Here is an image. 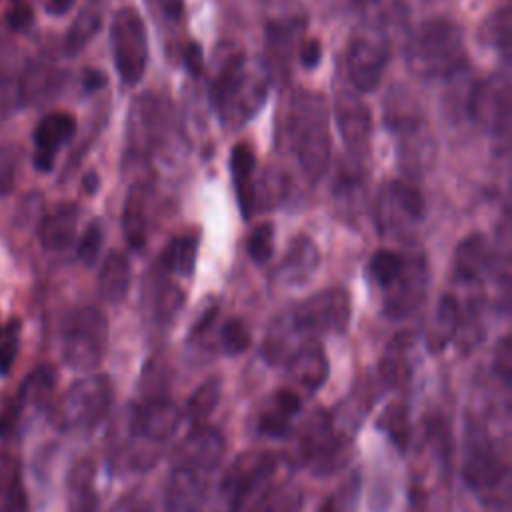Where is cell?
Wrapping results in <instances>:
<instances>
[{"label": "cell", "instance_id": "8fae6325", "mask_svg": "<svg viewBox=\"0 0 512 512\" xmlns=\"http://www.w3.org/2000/svg\"><path fill=\"white\" fill-rule=\"evenodd\" d=\"M398 138V164L408 178L424 176L436 160V140L422 118L414 114L390 128Z\"/></svg>", "mask_w": 512, "mask_h": 512}, {"label": "cell", "instance_id": "52a82bcc", "mask_svg": "<svg viewBox=\"0 0 512 512\" xmlns=\"http://www.w3.org/2000/svg\"><path fill=\"white\" fill-rule=\"evenodd\" d=\"M110 46L118 76L124 84H138L148 64V40L140 14L132 6H122L110 26Z\"/></svg>", "mask_w": 512, "mask_h": 512}, {"label": "cell", "instance_id": "5bb4252c", "mask_svg": "<svg viewBox=\"0 0 512 512\" xmlns=\"http://www.w3.org/2000/svg\"><path fill=\"white\" fill-rule=\"evenodd\" d=\"M462 476L470 490L488 498L498 494L500 486L506 482L508 468L500 454L494 450L492 442L476 436L468 446Z\"/></svg>", "mask_w": 512, "mask_h": 512}, {"label": "cell", "instance_id": "6f0895ef", "mask_svg": "<svg viewBox=\"0 0 512 512\" xmlns=\"http://www.w3.org/2000/svg\"><path fill=\"white\" fill-rule=\"evenodd\" d=\"M350 4H354V6H370V4H374L376 0H348Z\"/></svg>", "mask_w": 512, "mask_h": 512}, {"label": "cell", "instance_id": "8d00e7d4", "mask_svg": "<svg viewBox=\"0 0 512 512\" xmlns=\"http://www.w3.org/2000/svg\"><path fill=\"white\" fill-rule=\"evenodd\" d=\"M378 428L388 434V438L398 446V450H404L408 446L410 422L408 410L402 404H390L378 418Z\"/></svg>", "mask_w": 512, "mask_h": 512}, {"label": "cell", "instance_id": "ffe728a7", "mask_svg": "<svg viewBox=\"0 0 512 512\" xmlns=\"http://www.w3.org/2000/svg\"><path fill=\"white\" fill-rule=\"evenodd\" d=\"M492 264V246L480 232H474L458 242L454 250V270L460 280L478 282L492 270Z\"/></svg>", "mask_w": 512, "mask_h": 512}, {"label": "cell", "instance_id": "e575fe53", "mask_svg": "<svg viewBox=\"0 0 512 512\" xmlns=\"http://www.w3.org/2000/svg\"><path fill=\"white\" fill-rule=\"evenodd\" d=\"M302 490L296 484L284 482L266 490L254 512H298L302 508Z\"/></svg>", "mask_w": 512, "mask_h": 512}, {"label": "cell", "instance_id": "603a6c76", "mask_svg": "<svg viewBox=\"0 0 512 512\" xmlns=\"http://www.w3.org/2000/svg\"><path fill=\"white\" fill-rule=\"evenodd\" d=\"M206 494V476L184 470H172L166 504L170 512H200Z\"/></svg>", "mask_w": 512, "mask_h": 512}, {"label": "cell", "instance_id": "4316f807", "mask_svg": "<svg viewBox=\"0 0 512 512\" xmlns=\"http://www.w3.org/2000/svg\"><path fill=\"white\" fill-rule=\"evenodd\" d=\"M146 202H148V184L136 182L126 196L124 216H122L124 236L134 250H142L146 244Z\"/></svg>", "mask_w": 512, "mask_h": 512}, {"label": "cell", "instance_id": "484cf974", "mask_svg": "<svg viewBox=\"0 0 512 512\" xmlns=\"http://www.w3.org/2000/svg\"><path fill=\"white\" fill-rule=\"evenodd\" d=\"M130 262L120 252H110L106 260L102 262L100 274H98V294L102 300L110 304H118L124 300L130 288Z\"/></svg>", "mask_w": 512, "mask_h": 512}, {"label": "cell", "instance_id": "681fc988", "mask_svg": "<svg viewBox=\"0 0 512 512\" xmlns=\"http://www.w3.org/2000/svg\"><path fill=\"white\" fill-rule=\"evenodd\" d=\"M32 18H34V12H32L30 4L16 2V6L8 14V24L14 30H24V28H28L32 24Z\"/></svg>", "mask_w": 512, "mask_h": 512}, {"label": "cell", "instance_id": "9a60e30c", "mask_svg": "<svg viewBox=\"0 0 512 512\" xmlns=\"http://www.w3.org/2000/svg\"><path fill=\"white\" fill-rule=\"evenodd\" d=\"M180 418V408L168 394H144L132 412L130 430L148 442H164L176 432Z\"/></svg>", "mask_w": 512, "mask_h": 512}, {"label": "cell", "instance_id": "44dd1931", "mask_svg": "<svg viewBox=\"0 0 512 512\" xmlns=\"http://www.w3.org/2000/svg\"><path fill=\"white\" fill-rule=\"evenodd\" d=\"M78 206L72 202H62L50 210L40 222V242L46 250H66L76 236Z\"/></svg>", "mask_w": 512, "mask_h": 512}, {"label": "cell", "instance_id": "7c38bea8", "mask_svg": "<svg viewBox=\"0 0 512 512\" xmlns=\"http://www.w3.org/2000/svg\"><path fill=\"white\" fill-rule=\"evenodd\" d=\"M224 456V436L218 428L200 424L176 444L172 454V470H184L208 476Z\"/></svg>", "mask_w": 512, "mask_h": 512}, {"label": "cell", "instance_id": "83f0119b", "mask_svg": "<svg viewBox=\"0 0 512 512\" xmlns=\"http://www.w3.org/2000/svg\"><path fill=\"white\" fill-rule=\"evenodd\" d=\"M0 512H26L20 464L10 454H0Z\"/></svg>", "mask_w": 512, "mask_h": 512}, {"label": "cell", "instance_id": "ba28073f", "mask_svg": "<svg viewBox=\"0 0 512 512\" xmlns=\"http://www.w3.org/2000/svg\"><path fill=\"white\" fill-rule=\"evenodd\" d=\"M470 120L492 136H506L510 128V82L506 74H490L472 84L466 100Z\"/></svg>", "mask_w": 512, "mask_h": 512}, {"label": "cell", "instance_id": "60d3db41", "mask_svg": "<svg viewBox=\"0 0 512 512\" xmlns=\"http://www.w3.org/2000/svg\"><path fill=\"white\" fill-rule=\"evenodd\" d=\"M294 416L278 408L274 402L260 414L258 418V432L270 438H284L290 434V422Z\"/></svg>", "mask_w": 512, "mask_h": 512}, {"label": "cell", "instance_id": "4dcf8cb0", "mask_svg": "<svg viewBox=\"0 0 512 512\" xmlns=\"http://www.w3.org/2000/svg\"><path fill=\"white\" fill-rule=\"evenodd\" d=\"M222 396L220 378H208L196 386V390L188 396L184 416L192 426L204 424V420L214 412Z\"/></svg>", "mask_w": 512, "mask_h": 512}, {"label": "cell", "instance_id": "8992f818", "mask_svg": "<svg viewBox=\"0 0 512 512\" xmlns=\"http://www.w3.org/2000/svg\"><path fill=\"white\" fill-rule=\"evenodd\" d=\"M292 326L304 340L334 332H346L352 316V302L344 288L320 290L286 312Z\"/></svg>", "mask_w": 512, "mask_h": 512}, {"label": "cell", "instance_id": "d6986e66", "mask_svg": "<svg viewBox=\"0 0 512 512\" xmlns=\"http://www.w3.org/2000/svg\"><path fill=\"white\" fill-rule=\"evenodd\" d=\"M284 364L292 382H296L306 392H316L318 388H322L330 372L324 346L316 338L306 340L302 346H298Z\"/></svg>", "mask_w": 512, "mask_h": 512}, {"label": "cell", "instance_id": "f5cc1de1", "mask_svg": "<svg viewBox=\"0 0 512 512\" xmlns=\"http://www.w3.org/2000/svg\"><path fill=\"white\" fill-rule=\"evenodd\" d=\"M216 312H218L216 306L204 310V314L198 318V322H196V324L192 326V330H190L192 338H198L202 332H206V330L212 326V322H214V318H216Z\"/></svg>", "mask_w": 512, "mask_h": 512}, {"label": "cell", "instance_id": "7dc6e473", "mask_svg": "<svg viewBox=\"0 0 512 512\" xmlns=\"http://www.w3.org/2000/svg\"><path fill=\"white\" fill-rule=\"evenodd\" d=\"M16 354H18V338H16V332L12 330L0 340V374H6L12 368Z\"/></svg>", "mask_w": 512, "mask_h": 512}, {"label": "cell", "instance_id": "f546056e", "mask_svg": "<svg viewBox=\"0 0 512 512\" xmlns=\"http://www.w3.org/2000/svg\"><path fill=\"white\" fill-rule=\"evenodd\" d=\"M198 242L200 238L196 232L176 236L164 250V256H162L164 268L178 276H192L196 266V256H198Z\"/></svg>", "mask_w": 512, "mask_h": 512}, {"label": "cell", "instance_id": "f1b7e54d", "mask_svg": "<svg viewBox=\"0 0 512 512\" xmlns=\"http://www.w3.org/2000/svg\"><path fill=\"white\" fill-rule=\"evenodd\" d=\"M56 386V374L50 366H38L32 370L26 380L20 386L18 392V408H34V410H44L52 402Z\"/></svg>", "mask_w": 512, "mask_h": 512}, {"label": "cell", "instance_id": "11a10c76", "mask_svg": "<svg viewBox=\"0 0 512 512\" xmlns=\"http://www.w3.org/2000/svg\"><path fill=\"white\" fill-rule=\"evenodd\" d=\"M72 4H74V0H46V8H48V12H52V14H64V12H68V10L72 8Z\"/></svg>", "mask_w": 512, "mask_h": 512}, {"label": "cell", "instance_id": "74e56055", "mask_svg": "<svg viewBox=\"0 0 512 512\" xmlns=\"http://www.w3.org/2000/svg\"><path fill=\"white\" fill-rule=\"evenodd\" d=\"M404 258L392 250H378L370 258V274L372 278L386 290L400 274Z\"/></svg>", "mask_w": 512, "mask_h": 512}, {"label": "cell", "instance_id": "ee69618b", "mask_svg": "<svg viewBox=\"0 0 512 512\" xmlns=\"http://www.w3.org/2000/svg\"><path fill=\"white\" fill-rule=\"evenodd\" d=\"M358 496V480L354 478L352 482L344 484L338 492L330 494L322 506L318 508V512H352V506L356 502Z\"/></svg>", "mask_w": 512, "mask_h": 512}, {"label": "cell", "instance_id": "680465c9", "mask_svg": "<svg viewBox=\"0 0 512 512\" xmlns=\"http://www.w3.org/2000/svg\"><path fill=\"white\" fill-rule=\"evenodd\" d=\"M496 504V508L492 510V512H508V504H506V500L504 502H494Z\"/></svg>", "mask_w": 512, "mask_h": 512}, {"label": "cell", "instance_id": "e0dca14e", "mask_svg": "<svg viewBox=\"0 0 512 512\" xmlns=\"http://www.w3.org/2000/svg\"><path fill=\"white\" fill-rule=\"evenodd\" d=\"M338 132L350 154L362 156L368 150L372 134V118L366 104L352 92H340L334 104Z\"/></svg>", "mask_w": 512, "mask_h": 512}, {"label": "cell", "instance_id": "1f68e13d", "mask_svg": "<svg viewBox=\"0 0 512 512\" xmlns=\"http://www.w3.org/2000/svg\"><path fill=\"white\" fill-rule=\"evenodd\" d=\"M100 24H102V8L96 2L86 4L78 12L76 20L72 22L66 34V50L70 54H76L78 50H82L90 42V38L100 30Z\"/></svg>", "mask_w": 512, "mask_h": 512}, {"label": "cell", "instance_id": "7402d4cb", "mask_svg": "<svg viewBox=\"0 0 512 512\" xmlns=\"http://www.w3.org/2000/svg\"><path fill=\"white\" fill-rule=\"evenodd\" d=\"M320 264V252L314 240L306 234H300L292 240L286 258L278 268V278L284 284H302L306 282Z\"/></svg>", "mask_w": 512, "mask_h": 512}, {"label": "cell", "instance_id": "b9f144b4", "mask_svg": "<svg viewBox=\"0 0 512 512\" xmlns=\"http://www.w3.org/2000/svg\"><path fill=\"white\" fill-rule=\"evenodd\" d=\"M102 240H104V232H102V224L98 220L90 222L88 228L84 230L80 242H78V258L86 264L92 266L98 260L100 248H102Z\"/></svg>", "mask_w": 512, "mask_h": 512}, {"label": "cell", "instance_id": "277c9868", "mask_svg": "<svg viewBox=\"0 0 512 512\" xmlns=\"http://www.w3.org/2000/svg\"><path fill=\"white\" fill-rule=\"evenodd\" d=\"M112 406V382L106 374H88L76 380L54 408L60 430H90L104 420Z\"/></svg>", "mask_w": 512, "mask_h": 512}, {"label": "cell", "instance_id": "30bf717a", "mask_svg": "<svg viewBox=\"0 0 512 512\" xmlns=\"http://www.w3.org/2000/svg\"><path fill=\"white\" fill-rule=\"evenodd\" d=\"M276 470V456L268 450H248L234 458L222 476L220 490L238 510Z\"/></svg>", "mask_w": 512, "mask_h": 512}, {"label": "cell", "instance_id": "f6af8a7d", "mask_svg": "<svg viewBox=\"0 0 512 512\" xmlns=\"http://www.w3.org/2000/svg\"><path fill=\"white\" fill-rule=\"evenodd\" d=\"M494 370L496 374L504 380L510 382V372H512V346H510V338H502L496 354H494Z\"/></svg>", "mask_w": 512, "mask_h": 512}, {"label": "cell", "instance_id": "cb8c5ba5", "mask_svg": "<svg viewBox=\"0 0 512 512\" xmlns=\"http://www.w3.org/2000/svg\"><path fill=\"white\" fill-rule=\"evenodd\" d=\"M306 24L302 18H282L272 20L266 28V52L272 60L274 70H286L292 48L302 36Z\"/></svg>", "mask_w": 512, "mask_h": 512}, {"label": "cell", "instance_id": "c3c4849f", "mask_svg": "<svg viewBox=\"0 0 512 512\" xmlns=\"http://www.w3.org/2000/svg\"><path fill=\"white\" fill-rule=\"evenodd\" d=\"M182 58H184L186 70H188L192 76H200V72L204 70V52H202V46L196 44V42L186 44Z\"/></svg>", "mask_w": 512, "mask_h": 512}, {"label": "cell", "instance_id": "ac0fdd59", "mask_svg": "<svg viewBox=\"0 0 512 512\" xmlns=\"http://www.w3.org/2000/svg\"><path fill=\"white\" fill-rule=\"evenodd\" d=\"M76 132V120L68 112H52L44 116L34 130V166L42 172H50L54 166L56 152Z\"/></svg>", "mask_w": 512, "mask_h": 512}, {"label": "cell", "instance_id": "5b68a950", "mask_svg": "<svg viewBox=\"0 0 512 512\" xmlns=\"http://www.w3.org/2000/svg\"><path fill=\"white\" fill-rule=\"evenodd\" d=\"M108 346V320L96 306H80L64 322L62 356L74 370L96 368Z\"/></svg>", "mask_w": 512, "mask_h": 512}, {"label": "cell", "instance_id": "bcb514c9", "mask_svg": "<svg viewBox=\"0 0 512 512\" xmlns=\"http://www.w3.org/2000/svg\"><path fill=\"white\" fill-rule=\"evenodd\" d=\"M16 158L14 152L6 146L0 148V196L6 194L12 188L14 172H16Z\"/></svg>", "mask_w": 512, "mask_h": 512}, {"label": "cell", "instance_id": "7bdbcfd3", "mask_svg": "<svg viewBox=\"0 0 512 512\" xmlns=\"http://www.w3.org/2000/svg\"><path fill=\"white\" fill-rule=\"evenodd\" d=\"M80 474L74 476V506H72V512H96V496L92 492V486H90V478H92V472H90V466H80L78 468Z\"/></svg>", "mask_w": 512, "mask_h": 512}, {"label": "cell", "instance_id": "db71d44e", "mask_svg": "<svg viewBox=\"0 0 512 512\" xmlns=\"http://www.w3.org/2000/svg\"><path fill=\"white\" fill-rule=\"evenodd\" d=\"M184 0H162V12L168 20H178L182 16Z\"/></svg>", "mask_w": 512, "mask_h": 512}, {"label": "cell", "instance_id": "ab89813d", "mask_svg": "<svg viewBox=\"0 0 512 512\" xmlns=\"http://www.w3.org/2000/svg\"><path fill=\"white\" fill-rule=\"evenodd\" d=\"M246 250L254 264H266L274 250V226L270 222L256 226L246 240Z\"/></svg>", "mask_w": 512, "mask_h": 512}, {"label": "cell", "instance_id": "d590c367", "mask_svg": "<svg viewBox=\"0 0 512 512\" xmlns=\"http://www.w3.org/2000/svg\"><path fill=\"white\" fill-rule=\"evenodd\" d=\"M482 40L492 48L500 50L504 58L510 54V40H512V18L510 8H500L492 12L482 24Z\"/></svg>", "mask_w": 512, "mask_h": 512}, {"label": "cell", "instance_id": "836d02e7", "mask_svg": "<svg viewBox=\"0 0 512 512\" xmlns=\"http://www.w3.org/2000/svg\"><path fill=\"white\" fill-rule=\"evenodd\" d=\"M408 338L400 336L390 342L388 350L384 352L382 360H380V376L386 384L390 386H398L408 374H410V366H408Z\"/></svg>", "mask_w": 512, "mask_h": 512}, {"label": "cell", "instance_id": "4fadbf2b", "mask_svg": "<svg viewBox=\"0 0 512 512\" xmlns=\"http://www.w3.org/2000/svg\"><path fill=\"white\" fill-rule=\"evenodd\" d=\"M388 64V42L382 36H356L346 54V70L352 86L358 92H372L378 88L384 68Z\"/></svg>", "mask_w": 512, "mask_h": 512}, {"label": "cell", "instance_id": "d4e9b609", "mask_svg": "<svg viewBox=\"0 0 512 512\" xmlns=\"http://www.w3.org/2000/svg\"><path fill=\"white\" fill-rule=\"evenodd\" d=\"M458 318H460L458 300L452 294H444L438 300L436 310L426 328V346L430 352H440L448 346V342L456 336Z\"/></svg>", "mask_w": 512, "mask_h": 512}, {"label": "cell", "instance_id": "d6a6232c", "mask_svg": "<svg viewBox=\"0 0 512 512\" xmlns=\"http://www.w3.org/2000/svg\"><path fill=\"white\" fill-rule=\"evenodd\" d=\"M254 170H256V156L252 152V146L246 142H238L230 152V172H232V180L236 186L240 208L244 206V202L248 198Z\"/></svg>", "mask_w": 512, "mask_h": 512}, {"label": "cell", "instance_id": "2e32d148", "mask_svg": "<svg viewBox=\"0 0 512 512\" xmlns=\"http://www.w3.org/2000/svg\"><path fill=\"white\" fill-rule=\"evenodd\" d=\"M428 278V264L422 254L404 258L398 278L386 288L388 296L384 300V312L392 318H402L414 312L426 296Z\"/></svg>", "mask_w": 512, "mask_h": 512}, {"label": "cell", "instance_id": "6da1fadb", "mask_svg": "<svg viewBox=\"0 0 512 512\" xmlns=\"http://www.w3.org/2000/svg\"><path fill=\"white\" fill-rule=\"evenodd\" d=\"M404 54L412 74L426 80L450 78L466 64L464 34L448 18H430L414 30Z\"/></svg>", "mask_w": 512, "mask_h": 512}, {"label": "cell", "instance_id": "7a4b0ae2", "mask_svg": "<svg viewBox=\"0 0 512 512\" xmlns=\"http://www.w3.org/2000/svg\"><path fill=\"white\" fill-rule=\"evenodd\" d=\"M288 132L304 174L312 182L322 178L330 166L332 152L326 100L316 92L298 94L292 100Z\"/></svg>", "mask_w": 512, "mask_h": 512}, {"label": "cell", "instance_id": "f35d334b", "mask_svg": "<svg viewBox=\"0 0 512 512\" xmlns=\"http://www.w3.org/2000/svg\"><path fill=\"white\" fill-rule=\"evenodd\" d=\"M250 340H252L250 330L242 318H230L224 322L220 330V346L224 354L228 356L242 354L250 346Z\"/></svg>", "mask_w": 512, "mask_h": 512}, {"label": "cell", "instance_id": "816d5d0a", "mask_svg": "<svg viewBox=\"0 0 512 512\" xmlns=\"http://www.w3.org/2000/svg\"><path fill=\"white\" fill-rule=\"evenodd\" d=\"M104 84H106V76H104V72H100V70H92V68H90V70H86L84 76H82V86H84L86 92L100 90Z\"/></svg>", "mask_w": 512, "mask_h": 512}, {"label": "cell", "instance_id": "f907efd6", "mask_svg": "<svg viewBox=\"0 0 512 512\" xmlns=\"http://www.w3.org/2000/svg\"><path fill=\"white\" fill-rule=\"evenodd\" d=\"M322 58V46L316 40H308L300 48V64L304 68H316Z\"/></svg>", "mask_w": 512, "mask_h": 512}, {"label": "cell", "instance_id": "3957f363", "mask_svg": "<svg viewBox=\"0 0 512 512\" xmlns=\"http://www.w3.org/2000/svg\"><path fill=\"white\" fill-rule=\"evenodd\" d=\"M266 80L248 68L244 52L228 56L212 82L210 100L222 122L238 126L250 120L266 100Z\"/></svg>", "mask_w": 512, "mask_h": 512}, {"label": "cell", "instance_id": "9c48e42d", "mask_svg": "<svg viewBox=\"0 0 512 512\" xmlns=\"http://www.w3.org/2000/svg\"><path fill=\"white\" fill-rule=\"evenodd\" d=\"M422 218L424 196L416 186L394 180L380 188L374 206V222L380 232H398L418 224Z\"/></svg>", "mask_w": 512, "mask_h": 512}, {"label": "cell", "instance_id": "9f6ffc18", "mask_svg": "<svg viewBox=\"0 0 512 512\" xmlns=\"http://www.w3.org/2000/svg\"><path fill=\"white\" fill-rule=\"evenodd\" d=\"M98 182H100V178H98L96 172H88V174L84 176V180H82L84 190H86L88 194H94V192L98 190Z\"/></svg>", "mask_w": 512, "mask_h": 512}]
</instances>
